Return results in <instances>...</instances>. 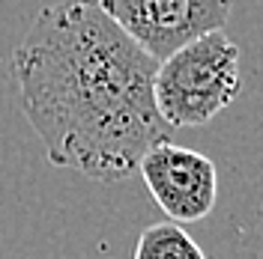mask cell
Instances as JSON below:
<instances>
[{"instance_id":"obj_1","label":"cell","mask_w":263,"mask_h":259,"mask_svg":"<svg viewBox=\"0 0 263 259\" xmlns=\"http://www.w3.org/2000/svg\"><path fill=\"white\" fill-rule=\"evenodd\" d=\"M156 63L96 0L45 6L9 60L48 161L96 182L129 179L171 140L153 101Z\"/></svg>"},{"instance_id":"obj_2","label":"cell","mask_w":263,"mask_h":259,"mask_svg":"<svg viewBox=\"0 0 263 259\" xmlns=\"http://www.w3.org/2000/svg\"><path fill=\"white\" fill-rule=\"evenodd\" d=\"M239 48L224 30H210L156 63L153 101L171 128H197L239 96Z\"/></svg>"},{"instance_id":"obj_3","label":"cell","mask_w":263,"mask_h":259,"mask_svg":"<svg viewBox=\"0 0 263 259\" xmlns=\"http://www.w3.org/2000/svg\"><path fill=\"white\" fill-rule=\"evenodd\" d=\"M153 60L210 30H224L233 0H96Z\"/></svg>"},{"instance_id":"obj_4","label":"cell","mask_w":263,"mask_h":259,"mask_svg":"<svg viewBox=\"0 0 263 259\" xmlns=\"http://www.w3.org/2000/svg\"><path fill=\"white\" fill-rule=\"evenodd\" d=\"M138 173L156 200V206L174 224L203 221L218 200L215 164L195 149L162 140L144 152Z\"/></svg>"},{"instance_id":"obj_5","label":"cell","mask_w":263,"mask_h":259,"mask_svg":"<svg viewBox=\"0 0 263 259\" xmlns=\"http://www.w3.org/2000/svg\"><path fill=\"white\" fill-rule=\"evenodd\" d=\"M135 259H206L200 244L174 221L153 224L141 232Z\"/></svg>"}]
</instances>
